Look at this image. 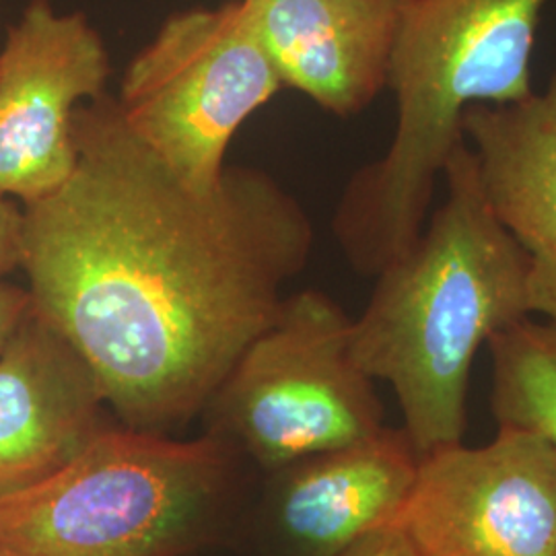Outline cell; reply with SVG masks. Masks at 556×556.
<instances>
[{
  "instance_id": "obj_12",
  "label": "cell",
  "mask_w": 556,
  "mask_h": 556,
  "mask_svg": "<svg viewBox=\"0 0 556 556\" xmlns=\"http://www.w3.org/2000/svg\"><path fill=\"white\" fill-rule=\"evenodd\" d=\"M489 208L528 254L532 312L556 319V68L544 91L462 114Z\"/></svg>"
},
{
  "instance_id": "obj_8",
  "label": "cell",
  "mask_w": 556,
  "mask_h": 556,
  "mask_svg": "<svg viewBox=\"0 0 556 556\" xmlns=\"http://www.w3.org/2000/svg\"><path fill=\"white\" fill-rule=\"evenodd\" d=\"M112 64L83 13L29 0L0 50V197L29 204L73 176V116L105 93Z\"/></svg>"
},
{
  "instance_id": "obj_11",
  "label": "cell",
  "mask_w": 556,
  "mask_h": 556,
  "mask_svg": "<svg viewBox=\"0 0 556 556\" xmlns=\"http://www.w3.org/2000/svg\"><path fill=\"white\" fill-rule=\"evenodd\" d=\"M87 363L31 307L0 353V497L54 475L103 422Z\"/></svg>"
},
{
  "instance_id": "obj_17",
  "label": "cell",
  "mask_w": 556,
  "mask_h": 556,
  "mask_svg": "<svg viewBox=\"0 0 556 556\" xmlns=\"http://www.w3.org/2000/svg\"><path fill=\"white\" fill-rule=\"evenodd\" d=\"M0 556H17L13 551H9V548H4L2 544H0Z\"/></svg>"
},
{
  "instance_id": "obj_3",
  "label": "cell",
  "mask_w": 556,
  "mask_h": 556,
  "mask_svg": "<svg viewBox=\"0 0 556 556\" xmlns=\"http://www.w3.org/2000/svg\"><path fill=\"white\" fill-rule=\"evenodd\" d=\"M548 0H413L390 62L396 130L338 202L334 236L353 268L376 277L417 241L439 174L464 139L462 114L532 89L530 59Z\"/></svg>"
},
{
  "instance_id": "obj_10",
  "label": "cell",
  "mask_w": 556,
  "mask_h": 556,
  "mask_svg": "<svg viewBox=\"0 0 556 556\" xmlns=\"http://www.w3.org/2000/svg\"><path fill=\"white\" fill-rule=\"evenodd\" d=\"M282 85L337 116L363 112L388 87L413 0H241Z\"/></svg>"
},
{
  "instance_id": "obj_7",
  "label": "cell",
  "mask_w": 556,
  "mask_h": 556,
  "mask_svg": "<svg viewBox=\"0 0 556 556\" xmlns=\"http://www.w3.org/2000/svg\"><path fill=\"white\" fill-rule=\"evenodd\" d=\"M394 521L420 556H556V454L514 427L435 450Z\"/></svg>"
},
{
  "instance_id": "obj_6",
  "label": "cell",
  "mask_w": 556,
  "mask_h": 556,
  "mask_svg": "<svg viewBox=\"0 0 556 556\" xmlns=\"http://www.w3.org/2000/svg\"><path fill=\"white\" fill-rule=\"evenodd\" d=\"M282 80L241 0L172 15L128 64L119 114L179 178L213 190L239 126Z\"/></svg>"
},
{
  "instance_id": "obj_14",
  "label": "cell",
  "mask_w": 556,
  "mask_h": 556,
  "mask_svg": "<svg viewBox=\"0 0 556 556\" xmlns=\"http://www.w3.org/2000/svg\"><path fill=\"white\" fill-rule=\"evenodd\" d=\"M338 556H420V553L408 534L392 521L358 538Z\"/></svg>"
},
{
  "instance_id": "obj_5",
  "label": "cell",
  "mask_w": 556,
  "mask_h": 556,
  "mask_svg": "<svg viewBox=\"0 0 556 556\" xmlns=\"http://www.w3.org/2000/svg\"><path fill=\"white\" fill-rule=\"evenodd\" d=\"M353 319L326 293L282 299L204 406L208 435L268 475L379 433L383 404L351 351Z\"/></svg>"
},
{
  "instance_id": "obj_15",
  "label": "cell",
  "mask_w": 556,
  "mask_h": 556,
  "mask_svg": "<svg viewBox=\"0 0 556 556\" xmlns=\"http://www.w3.org/2000/svg\"><path fill=\"white\" fill-rule=\"evenodd\" d=\"M21 233L23 208L20 202L0 197V278L20 268Z\"/></svg>"
},
{
  "instance_id": "obj_16",
  "label": "cell",
  "mask_w": 556,
  "mask_h": 556,
  "mask_svg": "<svg viewBox=\"0 0 556 556\" xmlns=\"http://www.w3.org/2000/svg\"><path fill=\"white\" fill-rule=\"evenodd\" d=\"M31 309L29 291L0 278V353Z\"/></svg>"
},
{
  "instance_id": "obj_9",
  "label": "cell",
  "mask_w": 556,
  "mask_h": 556,
  "mask_svg": "<svg viewBox=\"0 0 556 556\" xmlns=\"http://www.w3.org/2000/svg\"><path fill=\"white\" fill-rule=\"evenodd\" d=\"M420 456L404 429L318 452L266 475L260 538L268 556H338L392 523Z\"/></svg>"
},
{
  "instance_id": "obj_2",
  "label": "cell",
  "mask_w": 556,
  "mask_h": 556,
  "mask_svg": "<svg viewBox=\"0 0 556 556\" xmlns=\"http://www.w3.org/2000/svg\"><path fill=\"white\" fill-rule=\"evenodd\" d=\"M443 178V206L376 275L351 332L358 367L392 386L402 429L420 457L462 443L480 346L534 314L532 264L489 208L466 140L452 151Z\"/></svg>"
},
{
  "instance_id": "obj_13",
  "label": "cell",
  "mask_w": 556,
  "mask_h": 556,
  "mask_svg": "<svg viewBox=\"0 0 556 556\" xmlns=\"http://www.w3.org/2000/svg\"><path fill=\"white\" fill-rule=\"evenodd\" d=\"M498 427L530 431L556 454V319H519L486 342Z\"/></svg>"
},
{
  "instance_id": "obj_1",
  "label": "cell",
  "mask_w": 556,
  "mask_h": 556,
  "mask_svg": "<svg viewBox=\"0 0 556 556\" xmlns=\"http://www.w3.org/2000/svg\"><path fill=\"white\" fill-rule=\"evenodd\" d=\"M77 165L21 204L31 307L91 369L124 427L165 433L204 410L307 266L314 225L277 179L227 165L200 192L108 93L73 116Z\"/></svg>"
},
{
  "instance_id": "obj_4",
  "label": "cell",
  "mask_w": 556,
  "mask_h": 556,
  "mask_svg": "<svg viewBox=\"0 0 556 556\" xmlns=\"http://www.w3.org/2000/svg\"><path fill=\"white\" fill-rule=\"evenodd\" d=\"M238 452L213 435L103 425L54 475L0 497L17 556H188L223 536Z\"/></svg>"
}]
</instances>
